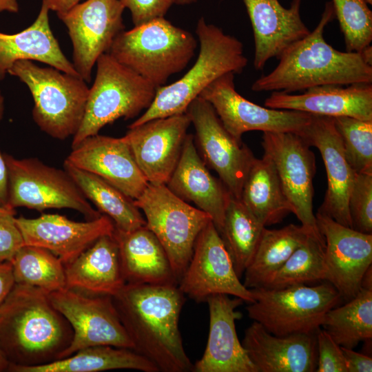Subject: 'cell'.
<instances>
[{
    "label": "cell",
    "mask_w": 372,
    "mask_h": 372,
    "mask_svg": "<svg viewBox=\"0 0 372 372\" xmlns=\"http://www.w3.org/2000/svg\"><path fill=\"white\" fill-rule=\"evenodd\" d=\"M112 297L133 351L158 371H192L179 329L185 298L178 285L125 283Z\"/></svg>",
    "instance_id": "1"
},
{
    "label": "cell",
    "mask_w": 372,
    "mask_h": 372,
    "mask_svg": "<svg viewBox=\"0 0 372 372\" xmlns=\"http://www.w3.org/2000/svg\"><path fill=\"white\" fill-rule=\"evenodd\" d=\"M335 17L333 3L328 1L316 28L289 46L277 66L256 79L251 90L292 93L325 85L372 83L371 45L360 52H341L325 41L324 29Z\"/></svg>",
    "instance_id": "2"
},
{
    "label": "cell",
    "mask_w": 372,
    "mask_h": 372,
    "mask_svg": "<svg viewBox=\"0 0 372 372\" xmlns=\"http://www.w3.org/2000/svg\"><path fill=\"white\" fill-rule=\"evenodd\" d=\"M72 329L48 293L16 284L0 304V348L10 364L32 366L61 358Z\"/></svg>",
    "instance_id": "3"
},
{
    "label": "cell",
    "mask_w": 372,
    "mask_h": 372,
    "mask_svg": "<svg viewBox=\"0 0 372 372\" xmlns=\"http://www.w3.org/2000/svg\"><path fill=\"white\" fill-rule=\"evenodd\" d=\"M196 33L200 50L194 65L179 80L158 87L149 107L128 128L185 113L189 104L212 82L227 73H240L247 66L243 45L236 37L207 24L203 17L198 21Z\"/></svg>",
    "instance_id": "4"
},
{
    "label": "cell",
    "mask_w": 372,
    "mask_h": 372,
    "mask_svg": "<svg viewBox=\"0 0 372 372\" xmlns=\"http://www.w3.org/2000/svg\"><path fill=\"white\" fill-rule=\"evenodd\" d=\"M196 47L192 34L161 17L123 30L107 53L158 88L185 69Z\"/></svg>",
    "instance_id": "5"
},
{
    "label": "cell",
    "mask_w": 372,
    "mask_h": 372,
    "mask_svg": "<svg viewBox=\"0 0 372 372\" xmlns=\"http://www.w3.org/2000/svg\"><path fill=\"white\" fill-rule=\"evenodd\" d=\"M8 73L28 86L34 100L32 118L42 132L59 140L75 135L90 90L81 76L29 60L15 62Z\"/></svg>",
    "instance_id": "6"
},
{
    "label": "cell",
    "mask_w": 372,
    "mask_h": 372,
    "mask_svg": "<svg viewBox=\"0 0 372 372\" xmlns=\"http://www.w3.org/2000/svg\"><path fill=\"white\" fill-rule=\"evenodd\" d=\"M81 124L72 137V148L121 118H132L153 101L156 87L118 63L108 53L97 59Z\"/></svg>",
    "instance_id": "7"
},
{
    "label": "cell",
    "mask_w": 372,
    "mask_h": 372,
    "mask_svg": "<svg viewBox=\"0 0 372 372\" xmlns=\"http://www.w3.org/2000/svg\"><path fill=\"white\" fill-rule=\"evenodd\" d=\"M255 301L246 307L248 316L275 335L315 334L325 314L340 296L329 282L281 289H251Z\"/></svg>",
    "instance_id": "8"
},
{
    "label": "cell",
    "mask_w": 372,
    "mask_h": 372,
    "mask_svg": "<svg viewBox=\"0 0 372 372\" xmlns=\"http://www.w3.org/2000/svg\"><path fill=\"white\" fill-rule=\"evenodd\" d=\"M134 202L144 213L145 226L164 248L178 282L196 240L211 217L176 196L166 185L149 183Z\"/></svg>",
    "instance_id": "9"
},
{
    "label": "cell",
    "mask_w": 372,
    "mask_h": 372,
    "mask_svg": "<svg viewBox=\"0 0 372 372\" xmlns=\"http://www.w3.org/2000/svg\"><path fill=\"white\" fill-rule=\"evenodd\" d=\"M3 154L8 176V207H24L39 211L71 209L87 220L102 215L64 169L49 166L37 158L19 159Z\"/></svg>",
    "instance_id": "10"
},
{
    "label": "cell",
    "mask_w": 372,
    "mask_h": 372,
    "mask_svg": "<svg viewBox=\"0 0 372 372\" xmlns=\"http://www.w3.org/2000/svg\"><path fill=\"white\" fill-rule=\"evenodd\" d=\"M48 296L73 331L72 340L60 359L96 345L133 349L111 296L89 294L65 287L48 293Z\"/></svg>",
    "instance_id": "11"
},
{
    "label": "cell",
    "mask_w": 372,
    "mask_h": 372,
    "mask_svg": "<svg viewBox=\"0 0 372 372\" xmlns=\"http://www.w3.org/2000/svg\"><path fill=\"white\" fill-rule=\"evenodd\" d=\"M183 293L197 302H206L216 294L255 301L251 289L245 287L235 271L224 242L212 221L198 234L189 264L178 282Z\"/></svg>",
    "instance_id": "12"
},
{
    "label": "cell",
    "mask_w": 372,
    "mask_h": 372,
    "mask_svg": "<svg viewBox=\"0 0 372 372\" xmlns=\"http://www.w3.org/2000/svg\"><path fill=\"white\" fill-rule=\"evenodd\" d=\"M234 74L227 73L200 94L214 107L227 131L237 141L249 131L298 134L309 123L311 114L296 110L258 105L242 96L235 89Z\"/></svg>",
    "instance_id": "13"
},
{
    "label": "cell",
    "mask_w": 372,
    "mask_h": 372,
    "mask_svg": "<svg viewBox=\"0 0 372 372\" xmlns=\"http://www.w3.org/2000/svg\"><path fill=\"white\" fill-rule=\"evenodd\" d=\"M120 0H86L57 14L66 26L72 43V65L86 82L98 58L108 52L114 40L125 29Z\"/></svg>",
    "instance_id": "14"
},
{
    "label": "cell",
    "mask_w": 372,
    "mask_h": 372,
    "mask_svg": "<svg viewBox=\"0 0 372 372\" xmlns=\"http://www.w3.org/2000/svg\"><path fill=\"white\" fill-rule=\"evenodd\" d=\"M262 145L273 163L293 214L301 225L322 235L313 211L316 158L311 146L292 132H263Z\"/></svg>",
    "instance_id": "15"
},
{
    "label": "cell",
    "mask_w": 372,
    "mask_h": 372,
    "mask_svg": "<svg viewBox=\"0 0 372 372\" xmlns=\"http://www.w3.org/2000/svg\"><path fill=\"white\" fill-rule=\"evenodd\" d=\"M186 113L205 164L216 172L230 194L240 200L242 185L254 159L249 148L225 128L212 105L198 96Z\"/></svg>",
    "instance_id": "16"
},
{
    "label": "cell",
    "mask_w": 372,
    "mask_h": 372,
    "mask_svg": "<svg viewBox=\"0 0 372 372\" xmlns=\"http://www.w3.org/2000/svg\"><path fill=\"white\" fill-rule=\"evenodd\" d=\"M315 216L325 241V281L347 302L359 292L363 276L371 266L372 234L344 226L319 212Z\"/></svg>",
    "instance_id": "17"
},
{
    "label": "cell",
    "mask_w": 372,
    "mask_h": 372,
    "mask_svg": "<svg viewBox=\"0 0 372 372\" xmlns=\"http://www.w3.org/2000/svg\"><path fill=\"white\" fill-rule=\"evenodd\" d=\"M190 124L185 112L129 128L124 137L149 184H167L180 159Z\"/></svg>",
    "instance_id": "18"
},
{
    "label": "cell",
    "mask_w": 372,
    "mask_h": 372,
    "mask_svg": "<svg viewBox=\"0 0 372 372\" xmlns=\"http://www.w3.org/2000/svg\"><path fill=\"white\" fill-rule=\"evenodd\" d=\"M298 134L319 150L326 169L327 189L317 212L351 227L348 200L355 173L345 158L333 118L311 114L309 123Z\"/></svg>",
    "instance_id": "19"
},
{
    "label": "cell",
    "mask_w": 372,
    "mask_h": 372,
    "mask_svg": "<svg viewBox=\"0 0 372 372\" xmlns=\"http://www.w3.org/2000/svg\"><path fill=\"white\" fill-rule=\"evenodd\" d=\"M65 161L99 176L134 200L149 184L124 136H88L72 148Z\"/></svg>",
    "instance_id": "20"
},
{
    "label": "cell",
    "mask_w": 372,
    "mask_h": 372,
    "mask_svg": "<svg viewBox=\"0 0 372 372\" xmlns=\"http://www.w3.org/2000/svg\"><path fill=\"white\" fill-rule=\"evenodd\" d=\"M24 245L44 248L63 262H72L100 237L112 234V220L106 215L85 222L59 214H43L35 218H16Z\"/></svg>",
    "instance_id": "21"
},
{
    "label": "cell",
    "mask_w": 372,
    "mask_h": 372,
    "mask_svg": "<svg viewBox=\"0 0 372 372\" xmlns=\"http://www.w3.org/2000/svg\"><path fill=\"white\" fill-rule=\"evenodd\" d=\"M241 298L227 294L209 297V329L205 350L193 366L194 372H258L240 342L235 320Z\"/></svg>",
    "instance_id": "22"
},
{
    "label": "cell",
    "mask_w": 372,
    "mask_h": 372,
    "mask_svg": "<svg viewBox=\"0 0 372 372\" xmlns=\"http://www.w3.org/2000/svg\"><path fill=\"white\" fill-rule=\"evenodd\" d=\"M316 334L275 335L254 321L241 343L258 372H313L318 360Z\"/></svg>",
    "instance_id": "23"
},
{
    "label": "cell",
    "mask_w": 372,
    "mask_h": 372,
    "mask_svg": "<svg viewBox=\"0 0 372 372\" xmlns=\"http://www.w3.org/2000/svg\"><path fill=\"white\" fill-rule=\"evenodd\" d=\"M254 32V65L262 70L271 59H278L293 43L310 30L300 14L301 0H292L289 8L278 0H243Z\"/></svg>",
    "instance_id": "24"
},
{
    "label": "cell",
    "mask_w": 372,
    "mask_h": 372,
    "mask_svg": "<svg viewBox=\"0 0 372 372\" xmlns=\"http://www.w3.org/2000/svg\"><path fill=\"white\" fill-rule=\"evenodd\" d=\"M265 106L329 117L349 116L372 121V83L316 86L298 94L275 91L265 99Z\"/></svg>",
    "instance_id": "25"
},
{
    "label": "cell",
    "mask_w": 372,
    "mask_h": 372,
    "mask_svg": "<svg viewBox=\"0 0 372 372\" xmlns=\"http://www.w3.org/2000/svg\"><path fill=\"white\" fill-rule=\"evenodd\" d=\"M166 186L180 199L193 203L207 214L221 232L231 194L207 168L197 152L192 134L187 135L180 159Z\"/></svg>",
    "instance_id": "26"
},
{
    "label": "cell",
    "mask_w": 372,
    "mask_h": 372,
    "mask_svg": "<svg viewBox=\"0 0 372 372\" xmlns=\"http://www.w3.org/2000/svg\"><path fill=\"white\" fill-rule=\"evenodd\" d=\"M65 273L66 287L89 294L115 295L126 282L114 232L100 237L65 265Z\"/></svg>",
    "instance_id": "27"
},
{
    "label": "cell",
    "mask_w": 372,
    "mask_h": 372,
    "mask_svg": "<svg viewBox=\"0 0 372 372\" xmlns=\"http://www.w3.org/2000/svg\"><path fill=\"white\" fill-rule=\"evenodd\" d=\"M114 236L126 283L178 285L164 248L145 225L130 231L114 227Z\"/></svg>",
    "instance_id": "28"
},
{
    "label": "cell",
    "mask_w": 372,
    "mask_h": 372,
    "mask_svg": "<svg viewBox=\"0 0 372 372\" xmlns=\"http://www.w3.org/2000/svg\"><path fill=\"white\" fill-rule=\"evenodd\" d=\"M49 11L41 6L37 17L27 28L15 34L0 32V81L13 64L21 60L42 62L61 72L79 76L52 32Z\"/></svg>",
    "instance_id": "29"
},
{
    "label": "cell",
    "mask_w": 372,
    "mask_h": 372,
    "mask_svg": "<svg viewBox=\"0 0 372 372\" xmlns=\"http://www.w3.org/2000/svg\"><path fill=\"white\" fill-rule=\"evenodd\" d=\"M240 200L265 227L279 223L293 213L273 163L265 154L253 160Z\"/></svg>",
    "instance_id": "30"
},
{
    "label": "cell",
    "mask_w": 372,
    "mask_h": 372,
    "mask_svg": "<svg viewBox=\"0 0 372 372\" xmlns=\"http://www.w3.org/2000/svg\"><path fill=\"white\" fill-rule=\"evenodd\" d=\"M114 369L159 372L153 363L132 349L110 345L88 347L68 357L43 365L23 366L10 364L8 371L99 372Z\"/></svg>",
    "instance_id": "31"
},
{
    "label": "cell",
    "mask_w": 372,
    "mask_h": 372,
    "mask_svg": "<svg viewBox=\"0 0 372 372\" xmlns=\"http://www.w3.org/2000/svg\"><path fill=\"white\" fill-rule=\"evenodd\" d=\"M312 233L322 236L302 225L289 224L278 229L265 227L254 256L244 272L245 287L249 289L264 287Z\"/></svg>",
    "instance_id": "32"
},
{
    "label": "cell",
    "mask_w": 372,
    "mask_h": 372,
    "mask_svg": "<svg viewBox=\"0 0 372 372\" xmlns=\"http://www.w3.org/2000/svg\"><path fill=\"white\" fill-rule=\"evenodd\" d=\"M63 169L86 198L108 216L115 228L130 231L146 225L145 218L134 200L102 178L81 169L65 160Z\"/></svg>",
    "instance_id": "33"
},
{
    "label": "cell",
    "mask_w": 372,
    "mask_h": 372,
    "mask_svg": "<svg viewBox=\"0 0 372 372\" xmlns=\"http://www.w3.org/2000/svg\"><path fill=\"white\" fill-rule=\"evenodd\" d=\"M265 227L240 200L231 194L220 235L239 278L251 261Z\"/></svg>",
    "instance_id": "34"
},
{
    "label": "cell",
    "mask_w": 372,
    "mask_h": 372,
    "mask_svg": "<svg viewBox=\"0 0 372 372\" xmlns=\"http://www.w3.org/2000/svg\"><path fill=\"white\" fill-rule=\"evenodd\" d=\"M322 326L341 347L354 349L372 338V290L361 288L357 295L340 307L331 309Z\"/></svg>",
    "instance_id": "35"
},
{
    "label": "cell",
    "mask_w": 372,
    "mask_h": 372,
    "mask_svg": "<svg viewBox=\"0 0 372 372\" xmlns=\"http://www.w3.org/2000/svg\"><path fill=\"white\" fill-rule=\"evenodd\" d=\"M10 262L16 284L37 287L47 293L66 287L63 262L44 248L23 245Z\"/></svg>",
    "instance_id": "36"
},
{
    "label": "cell",
    "mask_w": 372,
    "mask_h": 372,
    "mask_svg": "<svg viewBox=\"0 0 372 372\" xmlns=\"http://www.w3.org/2000/svg\"><path fill=\"white\" fill-rule=\"evenodd\" d=\"M324 249V237L311 234L262 287L281 289L325 280Z\"/></svg>",
    "instance_id": "37"
},
{
    "label": "cell",
    "mask_w": 372,
    "mask_h": 372,
    "mask_svg": "<svg viewBox=\"0 0 372 372\" xmlns=\"http://www.w3.org/2000/svg\"><path fill=\"white\" fill-rule=\"evenodd\" d=\"M332 118L351 169L355 174H372V121Z\"/></svg>",
    "instance_id": "38"
},
{
    "label": "cell",
    "mask_w": 372,
    "mask_h": 372,
    "mask_svg": "<svg viewBox=\"0 0 372 372\" xmlns=\"http://www.w3.org/2000/svg\"><path fill=\"white\" fill-rule=\"evenodd\" d=\"M347 52H362L372 41V12L365 0H332Z\"/></svg>",
    "instance_id": "39"
},
{
    "label": "cell",
    "mask_w": 372,
    "mask_h": 372,
    "mask_svg": "<svg viewBox=\"0 0 372 372\" xmlns=\"http://www.w3.org/2000/svg\"><path fill=\"white\" fill-rule=\"evenodd\" d=\"M348 207L351 228L372 234V174H355Z\"/></svg>",
    "instance_id": "40"
},
{
    "label": "cell",
    "mask_w": 372,
    "mask_h": 372,
    "mask_svg": "<svg viewBox=\"0 0 372 372\" xmlns=\"http://www.w3.org/2000/svg\"><path fill=\"white\" fill-rule=\"evenodd\" d=\"M318 360L317 372H347L341 346L320 328L316 332Z\"/></svg>",
    "instance_id": "41"
},
{
    "label": "cell",
    "mask_w": 372,
    "mask_h": 372,
    "mask_svg": "<svg viewBox=\"0 0 372 372\" xmlns=\"http://www.w3.org/2000/svg\"><path fill=\"white\" fill-rule=\"evenodd\" d=\"M16 211L0 206V261H11L17 251L24 245L16 223Z\"/></svg>",
    "instance_id": "42"
},
{
    "label": "cell",
    "mask_w": 372,
    "mask_h": 372,
    "mask_svg": "<svg viewBox=\"0 0 372 372\" xmlns=\"http://www.w3.org/2000/svg\"><path fill=\"white\" fill-rule=\"evenodd\" d=\"M132 16L134 26L156 18L164 17L173 0H120Z\"/></svg>",
    "instance_id": "43"
},
{
    "label": "cell",
    "mask_w": 372,
    "mask_h": 372,
    "mask_svg": "<svg viewBox=\"0 0 372 372\" xmlns=\"http://www.w3.org/2000/svg\"><path fill=\"white\" fill-rule=\"evenodd\" d=\"M347 372H371L372 358L368 355L355 352L353 349L341 347Z\"/></svg>",
    "instance_id": "44"
},
{
    "label": "cell",
    "mask_w": 372,
    "mask_h": 372,
    "mask_svg": "<svg viewBox=\"0 0 372 372\" xmlns=\"http://www.w3.org/2000/svg\"><path fill=\"white\" fill-rule=\"evenodd\" d=\"M15 285L12 263L0 261V304L5 300Z\"/></svg>",
    "instance_id": "45"
},
{
    "label": "cell",
    "mask_w": 372,
    "mask_h": 372,
    "mask_svg": "<svg viewBox=\"0 0 372 372\" xmlns=\"http://www.w3.org/2000/svg\"><path fill=\"white\" fill-rule=\"evenodd\" d=\"M8 176L4 154L0 151V206L8 207Z\"/></svg>",
    "instance_id": "46"
},
{
    "label": "cell",
    "mask_w": 372,
    "mask_h": 372,
    "mask_svg": "<svg viewBox=\"0 0 372 372\" xmlns=\"http://www.w3.org/2000/svg\"><path fill=\"white\" fill-rule=\"evenodd\" d=\"M81 0H42L41 6L56 14L65 13L80 3Z\"/></svg>",
    "instance_id": "47"
},
{
    "label": "cell",
    "mask_w": 372,
    "mask_h": 372,
    "mask_svg": "<svg viewBox=\"0 0 372 372\" xmlns=\"http://www.w3.org/2000/svg\"><path fill=\"white\" fill-rule=\"evenodd\" d=\"M19 9L17 0H0V13L4 11L17 13Z\"/></svg>",
    "instance_id": "48"
},
{
    "label": "cell",
    "mask_w": 372,
    "mask_h": 372,
    "mask_svg": "<svg viewBox=\"0 0 372 372\" xmlns=\"http://www.w3.org/2000/svg\"><path fill=\"white\" fill-rule=\"evenodd\" d=\"M361 288L372 290V271L371 266L368 268V269L364 273L362 282Z\"/></svg>",
    "instance_id": "49"
},
{
    "label": "cell",
    "mask_w": 372,
    "mask_h": 372,
    "mask_svg": "<svg viewBox=\"0 0 372 372\" xmlns=\"http://www.w3.org/2000/svg\"><path fill=\"white\" fill-rule=\"evenodd\" d=\"M10 362L0 348V372L8 371Z\"/></svg>",
    "instance_id": "50"
},
{
    "label": "cell",
    "mask_w": 372,
    "mask_h": 372,
    "mask_svg": "<svg viewBox=\"0 0 372 372\" xmlns=\"http://www.w3.org/2000/svg\"><path fill=\"white\" fill-rule=\"evenodd\" d=\"M4 98L0 90V121L2 120L4 114Z\"/></svg>",
    "instance_id": "51"
},
{
    "label": "cell",
    "mask_w": 372,
    "mask_h": 372,
    "mask_svg": "<svg viewBox=\"0 0 372 372\" xmlns=\"http://www.w3.org/2000/svg\"><path fill=\"white\" fill-rule=\"evenodd\" d=\"M197 0H173V3L178 5H187L195 3Z\"/></svg>",
    "instance_id": "52"
},
{
    "label": "cell",
    "mask_w": 372,
    "mask_h": 372,
    "mask_svg": "<svg viewBox=\"0 0 372 372\" xmlns=\"http://www.w3.org/2000/svg\"><path fill=\"white\" fill-rule=\"evenodd\" d=\"M367 3L371 4L372 0H365Z\"/></svg>",
    "instance_id": "53"
}]
</instances>
